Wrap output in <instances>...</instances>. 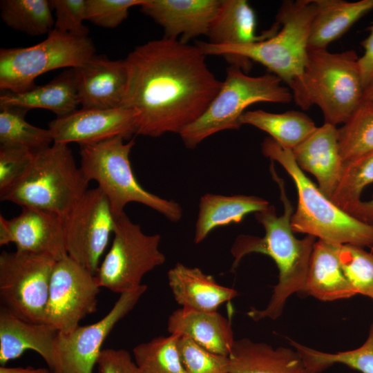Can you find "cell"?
Returning a JSON list of instances; mask_svg holds the SVG:
<instances>
[{
    "instance_id": "cell-20",
    "label": "cell",
    "mask_w": 373,
    "mask_h": 373,
    "mask_svg": "<svg viewBox=\"0 0 373 373\" xmlns=\"http://www.w3.org/2000/svg\"><path fill=\"white\" fill-rule=\"evenodd\" d=\"M57 334V330L46 323L23 321L1 306V365H5L30 350L38 353L52 371L55 365V345Z\"/></svg>"
},
{
    "instance_id": "cell-3",
    "label": "cell",
    "mask_w": 373,
    "mask_h": 373,
    "mask_svg": "<svg viewBox=\"0 0 373 373\" xmlns=\"http://www.w3.org/2000/svg\"><path fill=\"white\" fill-rule=\"evenodd\" d=\"M271 171L280 189L283 213L277 216L271 205L256 213V219L265 229L264 236L241 235L236 238L231 249L234 258L233 268H236L246 255L258 253L271 258L278 269V282L267 305L264 309L254 308L247 312V316L256 321L264 318L276 320L282 314L291 295L305 292L310 258L316 238L309 235L302 239L295 237L291 226L293 206L286 195L283 181L275 173L273 165Z\"/></svg>"
},
{
    "instance_id": "cell-40",
    "label": "cell",
    "mask_w": 373,
    "mask_h": 373,
    "mask_svg": "<svg viewBox=\"0 0 373 373\" xmlns=\"http://www.w3.org/2000/svg\"><path fill=\"white\" fill-rule=\"evenodd\" d=\"M35 151L17 146H0V195L6 193L29 166Z\"/></svg>"
},
{
    "instance_id": "cell-30",
    "label": "cell",
    "mask_w": 373,
    "mask_h": 373,
    "mask_svg": "<svg viewBox=\"0 0 373 373\" xmlns=\"http://www.w3.org/2000/svg\"><path fill=\"white\" fill-rule=\"evenodd\" d=\"M49 1L1 0L0 15L10 28L30 36L48 34L54 28Z\"/></svg>"
},
{
    "instance_id": "cell-29",
    "label": "cell",
    "mask_w": 373,
    "mask_h": 373,
    "mask_svg": "<svg viewBox=\"0 0 373 373\" xmlns=\"http://www.w3.org/2000/svg\"><path fill=\"white\" fill-rule=\"evenodd\" d=\"M240 122L266 132L278 144L289 150L294 149L317 128L308 115L297 111L283 113L262 110L246 111L241 115Z\"/></svg>"
},
{
    "instance_id": "cell-22",
    "label": "cell",
    "mask_w": 373,
    "mask_h": 373,
    "mask_svg": "<svg viewBox=\"0 0 373 373\" xmlns=\"http://www.w3.org/2000/svg\"><path fill=\"white\" fill-rule=\"evenodd\" d=\"M170 334L186 337L204 349L228 356L235 339L230 321L216 312H200L180 308L169 317Z\"/></svg>"
},
{
    "instance_id": "cell-42",
    "label": "cell",
    "mask_w": 373,
    "mask_h": 373,
    "mask_svg": "<svg viewBox=\"0 0 373 373\" xmlns=\"http://www.w3.org/2000/svg\"><path fill=\"white\" fill-rule=\"evenodd\" d=\"M370 34L361 41L364 53L358 63L364 90L373 84V25L367 28Z\"/></svg>"
},
{
    "instance_id": "cell-33",
    "label": "cell",
    "mask_w": 373,
    "mask_h": 373,
    "mask_svg": "<svg viewBox=\"0 0 373 373\" xmlns=\"http://www.w3.org/2000/svg\"><path fill=\"white\" fill-rule=\"evenodd\" d=\"M0 144L36 151L53 143L48 129L29 124L25 116L27 110L12 106L0 107Z\"/></svg>"
},
{
    "instance_id": "cell-8",
    "label": "cell",
    "mask_w": 373,
    "mask_h": 373,
    "mask_svg": "<svg viewBox=\"0 0 373 373\" xmlns=\"http://www.w3.org/2000/svg\"><path fill=\"white\" fill-rule=\"evenodd\" d=\"M358 60L354 50L308 49L303 81L309 104L320 108L324 123L344 124L363 103Z\"/></svg>"
},
{
    "instance_id": "cell-15",
    "label": "cell",
    "mask_w": 373,
    "mask_h": 373,
    "mask_svg": "<svg viewBox=\"0 0 373 373\" xmlns=\"http://www.w3.org/2000/svg\"><path fill=\"white\" fill-rule=\"evenodd\" d=\"M137 113L131 108H84L57 117L48 124L53 143L80 145L99 142L115 137L130 140L136 135Z\"/></svg>"
},
{
    "instance_id": "cell-4",
    "label": "cell",
    "mask_w": 373,
    "mask_h": 373,
    "mask_svg": "<svg viewBox=\"0 0 373 373\" xmlns=\"http://www.w3.org/2000/svg\"><path fill=\"white\" fill-rule=\"evenodd\" d=\"M261 149L266 157L284 168L295 184L298 201L291 218L294 232L332 244L373 248V225L346 213L323 193L298 166L291 150L283 148L270 137L263 140Z\"/></svg>"
},
{
    "instance_id": "cell-46",
    "label": "cell",
    "mask_w": 373,
    "mask_h": 373,
    "mask_svg": "<svg viewBox=\"0 0 373 373\" xmlns=\"http://www.w3.org/2000/svg\"><path fill=\"white\" fill-rule=\"evenodd\" d=\"M367 103H368L370 105V106L373 108V101L369 102H367Z\"/></svg>"
},
{
    "instance_id": "cell-27",
    "label": "cell",
    "mask_w": 373,
    "mask_h": 373,
    "mask_svg": "<svg viewBox=\"0 0 373 373\" xmlns=\"http://www.w3.org/2000/svg\"><path fill=\"white\" fill-rule=\"evenodd\" d=\"M316 13L308 40V49H327L358 20L373 10V0L349 2L343 0H314Z\"/></svg>"
},
{
    "instance_id": "cell-7",
    "label": "cell",
    "mask_w": 373,
    "mask_h": 373,
    "mask_svg": "<svg viewBox=\"0 0 373 373\" xmlns=\"http://www.w3.org/2000/svg\"><path fill=\"white\" fill-rule=\"evenodd\" d=\"M282 82L273 73L253 77L230 66L220 90L204 113L179 133L184 146L194 149L213 134L240 128L241 115L253 104L290 103L292 93Z\"/></svg>"
},
{
    "instance_id": "cell-17",
    "label": "cell",
    "mask_w": 373,
    "mask_h": 373,
    "mask_svg": "<svg viewBox=\"0 0 373 373\" xmlns=\"http://www.w3.org/2000/svg\"><path fill=\"white\" fill-rule=\"evenodd\" d=\"M73 69L82 108L110 109L122 106L128 79L124 59L111 60L105 55L95 54Z\"/></svg>"
},
{
    "instance_id": "cell-28",
    "label": "cell",
    "mask_w": 373,
    "mask_h": 373,
    "mask_svg": "<svg viewBox=\"0 0 373 373\" xmlns=\"http://www.w3.org/2000/svg\"><path fill=\"white\" fill-rule=\"evenodd\" d=\"M280 25L276 22L269 30L257 35L256 17L245 0H222L207 37L216 46L240 45L257 42L274 35Z\"/></svg>"
},
{
    "instance_id": "cell-24",
    "label": "cell",
    "mask_w": 373,
    "mask_h": 373,
    "mask_svg": "<svg viewBox=\"0 0 373 373\" xmlns=\"http://www.w3.org/2000/svg\"><path fill=\"white\" fill-rule=\"evenodd\" d=\"M338 245L321 240L314 245L305 292L323 301L345 299L357 294L341 267Z\"/></svg>"
},
{
    "instance_id": "cell-45",
    "label": "cell",
    "mask_w": 373,
    "mask_h": 373,
    "mask_svg": "<svg viewBox=\"0 0 373 373\" xmlns=\"http://www.w3.org/2000/svg\"><path fill=\"white\" fill-rule=\"evenodd\" d=\"M373 101V84L367 87L364 90L363 102H369Z\"/></svg>"
},
{
    "instance_id": "cell-21",
    "label": "cell",
    "mask_w": 373,
    "mask_h": 373,
    "mask_svg": "<svg viewBox=\"0 0 373 373\" xmlns=\"http://www.w3.org/2000/svg\"><path fill=\"white\" fill-rule=\"evenodd\" d=\"M167 278L175 300L186 309L216 312L238 295L236 289L218 284L200 269L180 262L169 270Z\"/></svg>"
},
{
    "instance_id": "cell-37",
    "label": "cell",
    "mask_w": 373,
    "mask_h": 373,
    "mask_svg": "<svg viewBox=\"0 0 373 373\" xmlns=\"http://www.w3.org/2000/svg\"><path fill=\"white\" fill-rule=\"evenodd\" d=\"M178 348L188 373H229L228 356L212 353L186 337H179Z\"/></svg>"
},
{
    "instance_id": "cell-11",
    "label": "cell",
    "mask_w": 373,
    "mask_h": 373,
    "mask_svg": "<svg viewBox=\"0 0 373 373\" xmlns=\"http://www.w3.org/2000/svg\"><path fill=\"white\" fill-rule=\"evenodd\" d=\"M55 262L46 255L17 250L1 251V306L23 321L44 323L50 278Z\"/></svg>"
},
{
    "instance_id": "cell-34",
    "label": "cell",
    "mask_w": 373,
    "mask_h": 373,
    "mask_svg": "<svg viewBox=\"0 0 373 373\" xmlns=\"http://www.w3.org/2000/svg\"><path fill=\"white\" fill-rule=\"evenodd\" d=\"M338 140L343 163L373 152V108L368 103L338 128Z\"/></svg>"
},
{
    "instance_id": "cell-39",
    "label": "cell",
    "mask_w": 373,
    "mask_h": 373,
    "mask_svg": "<svg viewBox=\"0 0 373 373\" xmlns=\"http://www.w3.org/2000/svg\"><path fill=\"white\" fill-rule=\"evenodd\" d=\"M55 11L54 28L78 37H88V28L84 25L87 20L86 0H50Z\"/></svg>"
},
{
    "instance_id": "cell-19",
    "label": "cell",
    "mask_w": 373,
    "mask_h": 373,
    "mask_svg": "<svg viewBox=\"0 0 373 373\" xmlns=\"http://www.w3.org/2000/svg\"><path fill=\"white\" fill-rule=\"evenodd\" d=\"M291 151L300 169L312 174L319 189L330 199L339 182L344 164L336 126L324 123Z\"/></svg>"
},
{
    "instance_id": "cell-23",
    "label": "cell",
    "mask_w": 373,
    "mask_h": 373,
    "mask_svg": "<svg viewBox=\"0 0 373 373\" xmlns=\"http://www.w3.org/2000/svg\"><path fill=\"white\" fill-rule=\"evenodd\" d=\"M227 368L229 373H309L295 349L274 348L247 338L235 340Z\"/></svg>"
},
{
    "instance_id": "cell-13",
    "label": "cell",
    "mask_w": 373,
    "mask_h": 373,
    "mask_svg": "<svg viewBox=\"0 0 373 373\" xmlns=\"http://www.w3.org/2000/svg\"><path fill=\"white\" fill-rule=\"evenodd\" d=\"M100 287L95 275L68 256L53 267L44 323L68 333L97 310Z\"/></svg>"
},
{
    "instance_id": "cell-10",
    "label": "cell",
    "mask_w": 373,
    "mask_h": 373,
    "mask_svg": "<svg viewBox=\"0 0 373 373\" xmlns=\"http://www.w3.org/2000/svg\"><path fill=\"white\" fill-rule=\"evenodd\" d=\"M111 246L95 277L100 287L119 294L135 289L144 276L166 261L160 234H145L125 212L115 216Z\"/></svg>"
},
{
    "instance_id": "cell-38",
    "label": "cell",
    "mask_w": 373,
    "mask_h": 373,
    "mask_svg": "<svg viewBox=\"0 0 373 373\" xmlns=\"http://www.w3.org/2000/svg\"><path fill=\"white\" fill-rule=\"evenodd\" d=\"M146 0H86L87 20L96 26L113 28L122 23L131 7L141 6Z\"/></svg>"
},
{
    "instance_id": "cell-2",
    "label": "cell",
    "mask_w": 373,
    "mask_h": 373,
    "mask_svg": "<svg viewBox=\"0 0 373 373\" xmlns=\"http://www.w3.org/2000/svg\"><path fill=\"white\" fill-rule=\"evenodd\" d=\"M314 0L283 1L276 16L278 31L273 36L254 43L216 46L200 41L198 45L207 55L223 57L230 66L248 73L252 61L261 64L285 82L297 106L310 108L303 81L308 40L316 13Z\"/></svg>"
},
{
    "instance_id": "cell-9",
    "label": "cell",
    "mask_w": 373,
    "mask_h": 373,
    "mask_svg": "<svg viewBox=\"0 0 373 373\" xmlns=\"http://www.w3.org/2000/svg\"><path fill=\"white\" fill-rule=\"evenodd\" d=\"M95 55V48L89 37L75 36L55 28L36 45L1 48V90L28 91L35 86V80L41 75L61 68H77Z\"/></svg>"
},
{
    "instance_id": "cell-18",
    "label": "cell",
    "mask_w": 373,
    "mask_h": 373,
    "mask_svg": "<svg viewBox=\"0 0 373 373\" xmlns=\"http://www.w3.org/2000/svg\"><path fill=\"white\" fill-rule=\"evenodd\" d=\"M222 0H146L140 6L164 30V37L188 42L208 35Z\"/></svg>"
},
{
    "instance_id": "cell-32",
    "label": "cell",
    "mask_w": 373,
    "mask_h": 373,
    "mask_svg": "<svg viewBox=\"0 0 373 373\" xmlns=\"http://www.w3.org/2000/svg\"><path fill=\"white\" fill-rule=\"evenodd\" d=\"M178 335L157 336L133 349L140 373H188L178 348Z\"/></svg>"
},
{
    "instance_id": "cell-43",
    "label": "cell",
    "mask_w": 373,
    "mask_h": 373,
    "mask_svg": "<svg viewBox=\"0 0 373 373\" xmlns=\"http://www.w3.org/2000/svg\"><path fill=\"white\" fill-rule=\"evenodd\" d=\"M350 214L363 222L373 225V195L370 200H361Z\"/></svg>"
},
{
    "instance_id": "cell-31",
    "label": "cell",
    "mask_w": 373,
    "mask_h": 373,
    "mask_svg": "<svg viewBox=\"0 0 373 373\" xmlns=\"http://www.w3.org/2000/svg\"><path fill=\"white\" fill-rule=\"evenodd\" d=\"M309 373H320L335 363L345 365L361 373H373V325L365 343L359 347L336 353L318 351L290 340Z\"/></svg>"
},
{
    "instance_id": "cell-36",
    "label": "cell",
    "mask_w": 373,
    "mask_h": 373,
    "mask_svg": "<svg viewBox=\"0 0 373 373\" xmlns=\"http://www.w3.org/2000/svg\"><path fill=\"white\" fill-rule=\"evenodd\" d=\"M338 254L343 271L357 294L373 300V254L350 244L339 245Z\"/></svg>"
},
{
    "instance_id": "cell-41",
    "label": "cell",
    "mask_w": 373,
    "mask_h": 373,
    "mask_svg": "<svg viewBox=\"0 0 373 373\" xmlns=\"http://www.w3.org/2000/svg\"><path fill=\"white\" fill-rule=\"evenodd\" d=\"M97 365L99 373H140L129 352L123 349L102 350Z\"/></svg>"
},
{
    "instance_id": "cell-12",
    "label": "cell",
    "mask_w": 373,
    "mask_h": 373,
    "mask_svg": "<svg viewBox=\"0 0 373 373\" xmlns=\"http://www.w3.org/2000/svg\"><path fill=\"white\" fill-rule=\"evenodd\" d=\"M68 256L95 275L115 228L110 202L99 188L88 189L64 218Z\"/></svg>"
},
{
    "instance_id": "cell-35",
    "label": "cell",
    "mask_w": 373,
    "mask_h": 373,
    "mask_svg": "<svg viewBox=\"0 0 373 373\" xmlns=\"http://www.w3.org/2000/svg\"><path fill=\"white\" fill-rule=\"evenodd\" d=\"M373 182V152L345 162L330 200L347 213L361 202L364 188Z\"/></svg>"
},
{
    "instance_id": "cell-44",
    "label": "cell",
    "mask_w": 373,
    "mask_h": 373,
    "mask_svg": "<svg viewBox=\"0 0 373 373\" xmlns=\"http://www.w3.org/2000/svg\"><path fill=\"white\" fill-rule=\"evenodd\" d=\"M0 373H52L49 368L32 367H10L5 365L0 367Z\"/></svg>"
},
{
    "instance_id": "cell-5",
    "label": "cell",
    "mask_w": 373,
    "mask_h": 373,
    "mask_svg": "<svg viewBox=\"0 0 373 373\" xmlns=\"http://www.w3.org/2000/svg\"><path fill=\"white\" fill-rule=\"evenodd\" d=\"M88 183L68 144L52 143L35 151L26 170L0 198L64 218L88 190Z\"/></svg>"
},
{
    "instance_id": "cell-25",
    "label": "cell",
    "mask_w": 373,
    "mask_h": 373,
    "mask_svg": "<svg viewBox=\"0 0 373 373\" xmlns=\"http://www.w3.org/2000/svg\"><path fill=\"white\" fill-rule=\"evenodd\" d=\"M78 104L73 68L65 70L44 85L35 86L22 93L2 92L0 96V107H18L27 111L43 108L52 111L57 117L73 112Z\"/></svg>"
},
{
    "instance_id": "cell-26",
    "label": "cell",
    "mask_w": 373,
    "mask_h": 373,
    "mask_svg": "<svg viewBox=\"0 0 373 373\" xmlns=\"http://www.w3.org/2000/svg\"><path fill=\"white\" fill-rule=\"evenodd\" d=\"M269 205L267 200L258 196L207 193L200 200L194 242L200 243L217 227L239 223L247 215L262 211Z\"/></svg>"
},
{
    "instance_id": "cell-16",
    "label": "cell",
    "mask_w": 373,
    "mask_h": 373,
    "mask_svg": "<svg viewBox=\"0 0 373 373\" xmlns=\"http://www.w3.org/2000/svg\"><path fill=\"white\" fill-rule=\"evenodd\" d=\"M15 245L17 251L48 256L55 260L66 256L64 218L47 211L22 207L10 219L0 215V245Z\"/></svg>"
},
{
    "instance_id": "cell-14",
    "label": "cell",
    "mask_w": 373,
    "mask_h": 373,
    "mask_svg": "<svg viewBox=\"0 0 373 373\" xmlns=\"http://www.w3.org/2000/svg\"><path fill=\"white\" fill-rule=\"evenodd\" d=\"M146 285L124 292L111 310L97 322L79 325L68 333L59 332L55 345V365L52 373H93L102 345L115 325L136 305L147 289Z\"/></svg>"
},
{
    "instance_id": "cell-6",
    "label": "cell",
    "mask_w": 373,
    "mask_h": 373,
    "mask_svg": "<svg viewBox=\"0 0 373 373\" xmlns=\"http://www.w3.org/2000/svg\"><path fill=\"white\" fill-rule=\"evenodd\" d=\"M115 137L99 142L80 145V168L90 182L94 180L107 197L114 216L124 212L130 202H138L176 222L182 217V209L176 202L154 195L137 180L129 155L135 144Z\"/></svg>"
},
{
    "instance_id": "cell-1",
    "label": "cell",
    "mask_w": 373,
    "mask_h": 373,
    "mask_svg": "<svg viewBox=\"0 0 373 373\" xmlns=\"http://www.w3.org/2000/svg\"><path fill=\"white\" fill-rule=\"evenodd\" d=\"M205 57L198 44L166 37L128 53L122 106L137 113L136 135L179 134L204 113L222 84Z\"/></svg>"
}]
</instances>
